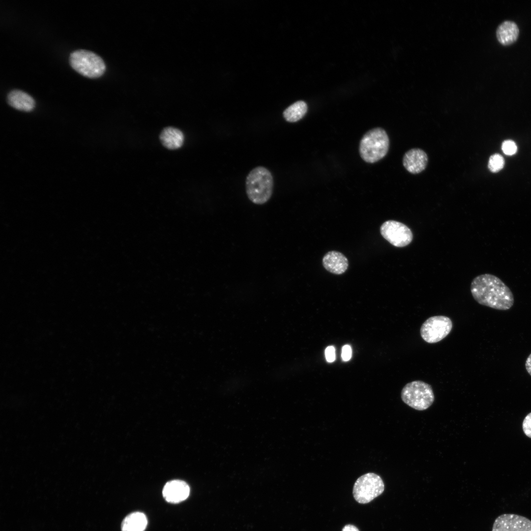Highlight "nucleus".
I'll return each mask as SVG.
<instances>
[{
  "instance_id": "ddd939ff",
  "label": "nucleus",
  "mask_w": 531,
  "mask_h": 531,
  "mask_svg": "<svg viewBox=\"0 0 531 531\" xmlns=\"http://www.w3.org/2000/svg\"><path fill=\"white\" fill-rule=\"evenodd\" d=\"M7 103L12 107L22 111L30 112L34 108V99L28 93L18 89L10 91L6 97Z\"/></svg>"
},
{
  "instance_id": "423d86ee",
  "label": "nucleus",
  "mask_w": 531,
  "mask_h": 531,
  "mask_svg": "<svg viewBox=\"0 0 531 531\" xmlns=\"http://www.w3.org/2000/svg\"><path fill=\"white\" fill-rule=\"evenodd\" d=\"M384 489L382 478L369 472L360 476L355 482L353 490L354 499L360 503H367L381 495Z\"/></svg>"
},
{
  "instance_id": "1a4fd4ad",
  "label": "nucleus",
  "mask_w": 531,
  "mask_h": 531,
  "mask_svg": "<svg viewBox=\"0 0 531 531\" xmlns=\"http://www.w3.org/2000/svg\"><path fill=\"white\" fill-rule=\"evenodd\" d=\"M492 531H531V520L517 514H502L495 519Z\"/></svg>"
},
{
  "instance_id": "6ab92c4d",
  "label": "nucleus",
  "mask_w": 531,
  "mask_h": 531,
  "mask_svg": "<svg viewBox=\"0 0 531 531\" xmlns=\"http://www.w3.org/2000/svg\"><path fill=\"white\" fill-rule=\"evenodd\" d=\"M502 149L506 155H512L517 152V147L514 141L507 140L502 143Z\"/></svg>"
},
{
  "instance_id": "f03ea898",
  "label": "nucleus",
  "mask_w": 531,
  "mask_h": 531,
  "mask_svg": "<svg viewBox=\"0 0 531 531\" xmlns=\"http://www.w3.org/2000/svg\"><path fill=\"white\" fill-rule=\"evenodd\" d=\"M246 192L254 204L263 205L271 198L273 188V178L271 172L263 166L252 169L245 181Z\"/></svg>"
},
{
  "instance_id": "9b49d317",
  "label": "nucleus",
  "mask_w": 531,
  "mask_h": 531,
  "mask_svg": "<svg viewBox=\"0 0 531 531\" xmlns=\"http://www.w3.org/2000/svg\"><path fill=\"white\" fill-rule=\"evenodd\" d=\"M428 156L426 153L419 148H413L408 150L404 155L403 164L406 169L411 173L418 174L426 167Z\"/></svg>"
},
{
  "instance_id": "9d476101",
  "label": "nucleus",
  "mask_w": 531,
  "mask_h": 531,
  "mask_svg": "<svg viewBox=\"0 0 531 531\" xmlns=\"http://www.w3.org/2000/svg\"><path fill=\"white\" fill-rule=\"evenodd\" d=\"M190 488L184 481L174 480L168 482L164 486L162 495L168 502L177 503L185 500L189 496Z\"/></svg>"
},
{
  "instance_id": "aec40b11",
  "label": "nucleus",
  "mask_w": 531,
  "mask_h": 531,
  "mask_svg": "<svg viewBox=\"0 0 531 531\" xmlns=\"http://www.w3.org/2000/svg\"><path fill=\"white\" fill-rule=\"evenodd\" d=\"M523 429L525 435L531 438V413L528 414L524 419Z\"/></svg>"
},
{
  "instance_id": "0eeeda50",
  "label": "nucleus",
  "mask_w": 531,
  "mask_h": 531,
  "mask_svg": "<svg viewBox=\"0 0 531 531\" xmlns=\"http://www.w3.org/2000/svg\"><path fill=\"white\" fill-rule=\"evenodd\" d=\"M452 322L448 317L442 315L432 316L422 324L420 333L426 342L436 343L446 337L452 330Z\"/></svg>"
},
{
  "instance_id": "20e7f679",
  "label": "nucleus",
  "mask_w": 531,
  "mask_h": 531,
  "mask_svg": "<svg viewBox=\"0 0 531 531\" xmlns=\"http://www.w3.org/2000/svg\"><path fill=\"white\" fill-rule=\"evenodd\" d=\"M69 62L74 70L89 78L100 77L106 70L103 59L94 52L86 50L79 49L72 52Z\"/></svg>"
},
{
  "instance_id": "7ed1b4c3",
  "label": "nucleus",
  "mask_w": 531,
  "mask_h": 531,
  "mask_svg": "<svg viewBox=\"0 0 531 531\" xmlns=\"http://www.w3.org/2000/svg\"><path fill=\"white\" fill-rule=\"evenodd\" d=\"M389 141L386 132L381 128L368 131L362 138L359 153L366 162L373 163L385 156L389 148Z\"/></svg>"
},
{
  "instance_id": "f3484780",
  "label": "nucleus",
  "mask_w": 531,
  "mask_h": 531,
  "mask_svg": "<svg viewBox=\"0 0 531 531\" xmlns=\"http://www.w3.org/2000/svg\"><path fill=\"white\" fill-rule=\"evenodd\" d=\"M307 111V105L303 101H297L286 108L283 115L285 119L289 122H295L301 119Z\"/></svg>"
},
{
  "instance_id": "412c9836",
  "label": "nucleus",
  "mask_w": 531,
  "mask_h": 531,
  "mask_svg": "<svg viewBox=\"0 0 531 531\" xmlns=\"http://www.w3.org/2000/svg\"><path fill=\"white\" fill-rule=\"evenodd\" d=\"M325 356L328 362H332L335 359V350L333 346H328L325 350Z\"/></svg>"
},
{
  "instance_id": "5701e85b",
  "label": "nucleus",
  "mask_w": 531,
  "mask_h": 531,
  "mask_svg": "<svg viewBox=\"0 0 531 531\" xmlns=\"http://www.w3.org/2000/svg\"><path fill=\"white\" fill-rule=\"evenodd\" d=\"M525 367L528 373L531 376V354L528 356L526 359Z\"/></svg>"
},
{
  "instance_id": "a211bd4d",
  "label": "nucleus",
  "mask_w": 531,
  "mask_h": 531,
  "mask_svg": "<svg viewBox=\"0 0 531 531\" xmlns=\"http://www.w3.org/2000/svg\"><path fill=\"white\" fill-rule=\"evenodd\" d=\"M504 165V160L503 157L499 154L495 153L490 157L488 167L491 172L497 173L503 168Z\"/></svg>"
},
{
  "instance_id": "39448f33",
  "label": "nucleus",
  "mask_w": 531,
  "mask_h": 531,
  "mask_svg": "<svg viewBox=\"0 0 531 531\" xmlns=\"http://www.w3.org/2000/svg\"><path fill=\"white\" fill-rule=\"evenodd\" d=\"M401 397L406 404L418 411L429 408L435 399L431 385L421 381L407 384L402 389Z\"/></svg>"
},
{
  "instance_id": "f257e3e1",
  "label": "nucleus",
  "mask_w": 531,
  "mask_h": 531,
  "mask_svg": "<svg viewBox=\"0 0 531 531\" xmlns=\"http://www.w3.org/2000/svg\"><path fill=\"white\" fill-rule=\"evenodd\" d=\"M471 292L479 304L499 310L510 309L514 303L510 288L498 277L490 273L476 276L471 284Z\"/></svg>"
},
{
  "instance_id": "b1692460",
  "label": "nucleus",
  "mask_w": 531,
  "mask_h": 531,
  "mask_svg": "<svg viewBox=\"0 0 531 531\" xmlns=\"http://www.w3.org/2000/svg\"><path fill=\"white\" fill-rule=\"evenodd\" d=\"M342 531H359V530L353 525H347L344 526Z\"/></svg>"
},
{
  "instance_id": "dca6fc26",
  "label": "nucleus",
  "mask_w": 531,
  "mask_h": 531,
  "mask_svg": "<svg viewBox=\"0 0 531 531\" xmlns=\"http://www.w3.org/2000/svg\"><path fill=\"white\" fill-rule=\"evenodd\" d=\"M147 524V518L143 513L133 512L123 519L121 526V531H144Z\"/></svg>"
},
{
  "instance_id": "f8f14e48",
  "label": "nucleus",
  "mask_w": 531,
  "mask_h": 531,
  "mask_svg": "<svg viewBox=\"0 0 531 531\" xmlns=\"http://www.w3.org/2000/svg\"><path fill=\"white\" fill-rule=\"evenodd\" d=\"M323 265L328 271L339 275L346 271L349 266V262L347 258L342 253L336 251H331L324 256Z\"/></svg>"
},
{
  "instance_id": "2eb2a0df",
  "label": "nucleus",
  "mask_w": 531,
  "mask_h": 531,
  "mask_svg": "<svg viewBox=\"0 0 531 531\" xmlns=\"http://www.w3.org/2000/svg\"><path fill=\"white\" fill-rule=\"evenodd\" d=\"M159 138L162 145L169 149H176L181 147L184 139L182 131L173 127L164 128Z\"/></svg>"
},
{
  "instance_id": "6e6552de",
  "label": "nucleus",
  "mask_w": 531,
  "mask_h": 531,
  "mask_svg": "<svg viewBox=\"0 0 531 531\" xmlns=\"http://www.w3.org/2000/svg\"><path fill=\"white\" fill-rule=\"evenodd\" d=\"M380 232L385 240L397 247H405L413 239L411 230L404 223L395 220L385 221L381 226Z\"/></svg>"
},
{
  "instance_id": "4be33fe9",
  "label": "nucleus",
  "mask_w": 531,
  "mask_h": 531,
  "mask_svg": "<svg viewBox=\"0 0 531 531\" xmlns=\"http://www.w3.org/2000/svg\"><path fill=\"white\" fill-rule=\"evenodd\" d=\"M352 349L350 345H345L342 348L341 357L343 361H349L352 356Z\"/></svg>"
},
{
  "instance_id": "4468645a",
  "label": "nucleus",
  "mask_w": 531,
  "mask_h": 531,
  "mask_svg": "<svg viewBox=\"0 0 531 531\" xmlns=\"http://www.w3.org/2000/svg\"><path fill=\"white\" fill-rule=\"evenodd\" d=\"M519 34L517 24L511 20L503 21L498 26L496 34L498 41L503 45H508L515 42Z\"/></svg>"
}]
</instances>
